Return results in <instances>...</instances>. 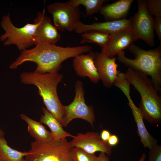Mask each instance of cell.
Here are the masks:
<instances>
[{"instance_id": "cell-28", "label": "cell", "mask_w": 161, "mask_h": 161, "mask_svg": "<svg viewBox=\"0 0 161 161\" xmlns=\"http://www.w3.org/2000/svg\"><path fill=\"white\" fill-rule=\"evenodd\" d=\"M119 140L117 136L115 134H112L107 141L108 144L112 147L117 145L119 143Z\"/></svg>"}, {"instance_id": "cell-34", "label": "cell", "mask_w": 161, "mask_h": 161, "mask_svg": "<svg viewBox=\"0 0 161 161\" xmlns=\"http://www.w3.org/2000/svg\"><path fill=\"white\" fill-rule=\"evenodd\" d=\"M0 161H2V160H1L0 159Z\"/></svg>"}, {"instance_id": "cell-13", "label": "cell", "mask_w": 161, "mask_h": 161, "mask_svg": "<svg viewBox=\"0 0 161 161\" xmlns=\"http://www.w3.org/2000/svg\"><path fill=\"white\" fill-rule=\"evenodd\" d=\"M115 57L109 58L97 52H95L94 60L100 80L106 88H110L120 72L117 70V64Z\"/></svg>"}, {"instance_id": "cell-30", "label": "cell", "mask_w": 161, "mask_h": 161, "mask_svg": "<svg viewBox=\"0 0 161 161\" xmlns=\"http://www.w3.org/2000/svg\"><path fill=\"white\" fill-rule=\"evenodd\" d=\"M109 158L106 155L105 153L100 152L97 157V161H109Z\"/></svg>"}, {"instance_id": "cell-10", "label": "cell", "mask_w": 161, "mask_h": 161, "mask_svg": "<svg viewBox=\"0 0 161 161\" xmlns=\"http://www.w3.org/2000/svg\"><path fill=\"white\" fill-rule=\"evenodd\" d=\"M45 11L44 8L42 12H38L34 20V22L37 24L33 37L35 46L55 45L61 38L58 30L52 24L50 18L45 14Z\"/></svg>"}, {"instance_id": "cell-22", "label": "cell", "mask_w": 161, "mask_h": 161, "mask_svg": "<svg viewBox=\"0 0 161 161\" xmlns=\"http://www.w3.org/2000/svg\"><path fill=\"white\" fill-rule=\"evenodd\" d=\"M105 0H71L69 1L73 5L79 7L82 5L86 8V14L90 16L99 12Z\"/></svg>"}, {"instance_id": "cell-29", "label": "cell", "mask_w": 161, "mask_h": 161, "mask_svg": "<svg viewBox=\"0 0 161 161\" xmlns=\"http://www.w3.org/2000/svg\"><path fill=\"white\" fill-rule=\"evenodd\" d=\"M111 135L109 131L106 129H103L101 132L100 136L102 140L107 142Z\"/></svg>"}, {"instance_id": "cell-9", "label": "cell", "mask_w": 161, "mask_h": 161, "mask_svg": "<svg viewBox=\"0 0 161 161\" xmlns=\"http://www.w3.org/2000/svg\"><path fill=\"white\" fill-rule=\"evenodd\" d=\"M137 3L138 11L132 17L131 27L137 40H142L152 47L154 44L153 18L147 9L145 0H138Z\"/></svg>"}, {"instance_id": "cell-1", "label": "cell", "mask_w": 161, "mask_h": 161, "mask_svg": "<svg viewBox=\"0 0 161 161\" xmlns=\"http://www.w3.org/2000/svg\"><path fill=\"white\" fill-rule=\"evenodd\" d=\"M89 45L62 47L55 44H41L21 52L16 59L10 65L11 69H16L24 63H35L37 67L34 71L40 73H57L61 69L62 63L66 60L78 55L92 51Z\"/></svg>"}, {"instance_id": "cell-19", "label": "cell", "mask_w": 161, "mask_h": 161, "mask_svg": "<svg viewBox=\"0 0 161 161\" xmlns=\"http://www.w3.org/2000/svg\"><path fill=\"white\" fill-rule=\"evenodd\" d=\"M21 118L28 125L27 130L30 135L37 142H45L52 138L50 132L47 131L40 122H37L24 114L20 115Z\"/></svg>"}, {"instance_id": "cell-15", "label": "cell", "mask_w": 161, "mask_h": 161, "mask_svg": "<svg viewBox=\"0 0 161 161\" xmlns=\"http://www.w3.org/2000/svg\"><path fill=\"white\" fill-rule=\"evenodd\" d=\"M132 17L114 21L95 22L86 24L80 21L78 23L75 31L82 34L90 30H96L112 35L123 30L131 27Z\"/></svg>"}, {"instance_id": "cell-8", "label": "cell", "mask_w": 161, "mask_h": 161, "mask_svg": "<svg viewBox=\"0 0 161 161\" xmlns=\"http://www.w3.org/2000/svg\"><path fill=\"white\" fill-rule=\"evenodd\" d=\"M75 88V94L73 100L69 105L64 106V126H66L75 119L80 118L89 122L93 127L95 120L93 109L92 106L87 105L86 103L82 81L77 80Z\"/></svg>"}, {"instance_id": "cell-20", "label": "cell", "mask_w": 161, "mask_h": 161, "mask_svg": "<svg viewBox=\"0 0 161 161\" xmlns=\"http://www.w3.org/2000/svg\"><path fill=\"white\" fill-rule=\"evenodd\" d=\"M27 153L12 148L3 137H0V159L2 161H21Z\"/></svg>"}, {"instance_id": "cell-27", "label": "cell", "mask_w": 161, "mask_h": 161, "mask_svg": "<svg viewBox=\"0 0 161 161\" xmlns=\"http://www.w3.org/2000/svg\"><path fill=\"white\" fill-rule=\"evenodd\" d=\"M153 25L158 39L161 42V18L155 17L153 18Z\"/></svg>"}, {"instance_id": "cell-17", "label": "cell", "mask_w": 161, "mask_h": 161, "mask_svg": "<svg viewBox=\"0 0 161 161\" xmlns=\"http://www.w3.org/2000/svg\"><path fill=\"white\" fill-rule=\"evenodd\" d=\"M128 100V105L132 111L136 123L140 142L145 148H147L151 149L157 144V141L147 130L144 123L143 115L139 108L135 105L131 99Z\"/></svg>"}, {"instance_id": "cell-4", "label": "cell", "mask_w": 161, "mask_h": 161, "mask_svg": "<svg viewBox=\"0 0 161 161\" xmlns=\"http://www.w3.org/2000/svg\"><path fill=\"white\" fill-rule=\"evenodd\" d=\"M134 56L131 59L126 57L123 51L117 55L120 62L132 69L150 76L156 90L161 91V44L156 48L145 50L133 43L127 48Z\"/></svg>"}, {"instance_id": "cell-11", "label": "cell", "mask_w": 161, "mask_h": 161, "mask_svg": "<svg viewBox=\"0 0 161 161\" xmlns=\"http://www.w3.org/2000/svg\"><path fill=\"white\" fill-rule=\"evenodd\" d=\"M73 138L70 142L74 147L80 148L91 154L100 151L109 156L112 154V147L107 142L102 140L98 132H88L85 134L78 133L77 136Z\"/></svg>"}, {"instance_id": "cell-3", "label": "cell", "mask_w": 161, "mask_h": 161, "mask_svg": "<svg viewBox=\"0 0 161 161\" xmlns=\"http://www.w3.org/2000/svg\"><path fill=\"white\" fill-rule=\"evenodd\" d=\"M126 77L139 93V109L144 119L152 125L161 122V97L151 79L140 72L128 68Z\"/></svg>"}, {"instance_id": "cell-24", "label": "cell", "mask_w": 161, "mask_h": 161, "mask_svg": "<svg viewBox=\"0 0 161 161\" xmlns=\"http://www.w3.org/2000/svg\"><path fill=\"white\" fill-rule=\"evenodd\" d=\"M73 157L75 161H97V159L95 154L88 153L77 147L74 149Z\"/></svg>"}, {"instance_id": "cell-31", "label": "cell", "mask_w": 161, "mask_h": 161, "mask_svg": "<svg viewBox=\"0 0 161 161\" xmlns=\"http://www.w3.org/2000/svg\"><path fill=\"white\" fill-rule=\"evenodd\" d=\"M146 154L144 153H143L141 155L140 159L138 161H145L146 158Z\"/></svg>"}, {"instance_id": "cell-21", "label": "cell", "mask_w": 161, "mask_h": 161, "mask_svg": "<svg viewBox=\"0 0 161 161\" xmlns=\"http://www.w3.org/2000/svg\"><path fill=\"white\" fill-rule=\"evenodd\" d=\"M111 35L96 30H90L81 34V44L94 43L103 47L109 39Z\"/></svg>"}, {"instance_id": "cell-14", "label": "cell", "mask_w": 161, "mask_h": 161, "mask_svg": "<svg viewBox=\"0 0 161 161\" xmlns=\"http://www.w3.org/2000/svg\"><path fill=\"white\" fill-rule=\"evenodd\" d=\"M95 56V52L92 51L78 55L74 58L72 66L78 76L87 77L92 83H96L100 80L94 64Z\"/></svg>"}, {"instance_id": "cell-23", "label": "cell", "mask_w": 161, "mask_h": 161, "mask_svg": "<svg viewBox=\"0 0 161 161\" xmlns=\"http://www.w3.org/2000/svg\"><path fill=\"white\" fill-rule=\"evenodd\" d=\"M130 85L129 82L126 77L125 73L120 71L114 81L113 85L122 91L128 100L131 99L130 96Z\"/></svg>"}, {"instance_id": "cell-18", "label": "cell", "mask_w": 161, "mask_h": 161, "mask_svg": "<svg viewBox=\"0 0 161 161\" xmlns=\"http://www.w3.org/2000/svg\"><path fill=\"white\" fill-rule=\"evenodd\" d=\"M43 114L40 119L42 124L47 125L50 130V133L53 139L55 140L64 139L67 137H74L75 136L68 133L63 128V126L58 120L46 108L42 107Z\"/></svg>"}, {"instance_id": "cell-2", "label": "cell", "mask_w": 161, "mask_h": 161, "mask_svg": "<svg viewBox=\"0 0 161 161\" xmlns=\"http://www.w3.org/2000/svg\"><path fill=\"white\" fill-rule=\"evenodd\" d=\"M63 77L62 75L58 72L40 74L34 72H24L20 75L22 83L36 87L46 109L63 127L64 106L61 103L57 92L58 85Z\"/></svg>"}, {"instance_id": "cell-5", "label": "cell", "mask_w": 161, "mask_h": 161, "mask_svg": "<svg viewBox=\"0 0 161 161\" xmlns=\"http://www.w3.org/2000/svg\"><path fill=\"white\" fill-rule=\"evenodd\" d=\"M25 156L27 161H75L74 147L66 139L45 142L34 141Z\"/></svg>"}, {"instance_id": "cell-12", "label": "cell", "mask_w": 161, "mask_h": 161, "mask_svg": "<svg viewBox=\"0 0 161 161\" xmlns=\"http://www.w3.org/2000/svg\"><path fill=\"white\" fill-rule=\"evenodd\" d=\"M137 40L132 27L128 28L111 36L100 52L105 56L112 58Z\"/></svg>"}, {"instance_id": "cell-7", "label": "cell", "mask_w": 161, "mask_h": 161, "mask_svg": "<svg viewBox=\"0 0 161 161\" xmlns=\"http://www.w3.org/2000/svg\"><path fill=\"white\" fill-rule=\"evenodd\" d=\"M47 9L52 16L53 25L58 30L75 31L80 21L81 13L79 7L69 1L57 2L48 5Z\"/></svg>"}, {"instance_id": "cell-26", "label": "cell", "mask_w": 161, "mask_h": 161, "mask_svg": "<svg viewBox=\"0 0 161 161\" xmlns=\"http://www.w3.org/2000/svg\"><path fill=\"white\" fill-rule=\"evenodd\" d=\"M148 161H161V146L157 144L150 149Z\"/></svg>"}, {"instance_id": "cell-33", "label": "cell", "mask_w": 161, "mask_h": 161, "mask_svg": "<svg viewBox=\"0 0 161 161\" xmlns=\"http://www.w3.org/2000/svg\"><path fill=\"white\" fill-rule=\"evenodd\" d=\"M21 161H27L25 158H24Z\"/></svg>"}, {"instance_id": "cell-32", "label": "cell", "mask_w": 161, "mask_h": 161, "mask_svg": "<svg viewBox=\"0 0 161 161\" xmlns=\"http://www.w3.org/2000/svg\"><path fill=\"white\" fill-rule=\"evenodd\" d=\"M3 133L2 131L1 130V129H0V137H3Z\"/></svg>"}, {"instance_id": "cell-16", "label": "cell", "mask_w": 161, "mask_h": 161, "mask_svg": "<svg viewBox=\"0 0 161 161\" xmlns=\"http://www.w3.org/2000/svg\"><path fill=\"white\" fill-rule=\"evenodd\" d=\"M133 0H120L103 5L99 12L106 21H116L126 18Z\"/></svg>"}, {"instance_id": "cell-25", "label": "cell", "mask_w": 161, "mask_h": 161, "mask_svg": "<svg viewBox=\"0 0 161 161\" xmlns=\"http://www.w3.org/2000/svg\"><path fill=\"white\" fill-rule=\"evenodd\" d=\"M147 9L151 16L161 18V0H146Z\"/></svg>"}, {"instance_id": "cell-6", "label": "cell", "mask_w": 161, "mask_h": 161, "mask_svg": "<svg viewBox=\"0 0 161 161\" xmlns=\"http://www.w3.org/2000/svg\"><path fill=\"white\" fill-rule=\"evenodd\" d=\"M37 26L34 22L22 27H16L12 23L8 13L3 16L0 23L4 33L0 36V41L4 46L15 45L21 52L27 49L34 45L33 37Z\"/></svg>"}]
</instances>
